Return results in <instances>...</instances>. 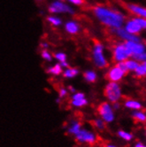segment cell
Here are the masks:
<instances>
[{
	"instance_id": "obj_11",
	"label": "cell",
	"mask_w": 146,
	"mask_h": 147,
	"mask_svg": "<svg viewBox=\"0 0 146 147\" xmlns=\"http://www.w3.org/2000/svg\"><path fill=\"white\" fill-rule=\"evenodd\" d=\"M124 28L126 29L128 32H129L130 34H133V35H137L142 31V28L139 25V23L137 22L135 18L128 20L124 26Z\"/></svg>"
},
{
	"instance_id": "obj_40",
	"label": "cell",
	"mask_w": 146,
	"mask_h": 147,
	"mask_svg": "<svg viewBox=\"0 0 146 147\" xmlns=\"http://www.w3.org/2000/svg\"><path fill=\"white\" fill-rule=\"evenodd\" d=\"M59 1H65V0H59Z\"/></svg>"
},
{
	"instance_id": "obj_13",
	"label": "cell",
	"mask_w": 146,
	"mask_h": 147,
	"mask_svg": "<svg viewBox=\"0 0 146 147\" xmlns=\"http://www.w3.org/2000/svg\"><path fill=\"white\" fill-rule=\"evenodd\" d=\"M118 65L127 73L128 71H135L139 64L137 60L133 59H127L123 62H120L118 63Z\"/></svg>"
},
{
	"instance_id": "obj_1",
	"label": "cell",
	"mask_w": 146,
	"mask_h": 147,
	"mask_svg": "<svg viewBox=\"0 0 146 147\" xmlns=\"http://www.w3.org/2000/svg\"><path fill=\"white\" fill-rule=\"evenodd\" d=\"M93 13L102 24L112 29L121 28L125 22L124 15L121 13L107 6L98 5L94 7Z\"/></svg>"
},
{
	"instance_id": "obj_31",
	"label": "cell",
	"mask_w": 146,
	"mask_h": 147,
	"mask_svg": "<svg viewBox=\"0 0 146 147\" xmlns=\"http://www.w3.org/2000/svg\"><path fill=\"white\" fill-rule=\"evenodd\" d=\"M85 98L84 93H82V92H75L73 94L71 97L72 99H78V98Z\"/></svg>"
},
{
	"instance_id": "obj_41",
	"label": "cell",
	"mask_w": 146,
	"mask_h": 147,
	"mask_svg": "<svg viewBox=\"0 0 146 147\" xmlns=\"http://www.w3.org/2000/svg\"><path fill=\"white\" fill-rule=\"evenodd\" d=\"M143 64H145V65H146V61H145V62H143Z\"/></svg>"
},
{
	"instance_id": "obj_15",
	"label": "cell",
	"mask_w": 146,
	"mask_h": 147,
	"mask_svg": "<svg viewBox=\"0 0 146 147\" xmlns=\"http://www.w3.org/2000/svg\"><path fill=\"white\" fill-rule=\"evenodd\" d=\"M53 58L59 61V63L61 65L63 68H67L68 67V62H67V56L65 52L62 51H58L53 55Z\"/></svg>"
},
{
	"instance_id": "obj_36",
	"label": "cell",
	"mask_w": 146,
	"mask_h": 147,
	"mask_svg": "<svg viewBox=\"0 0 146 147\" xmlns=\"http://www.w3.org/2000/svg\"><path fill=\"white\" fill-rule=\"evenodd\" d=\"M135 147H146V145L142 144V143H137V144L135 145Z\"/></svg>"
},
{
	"instance_id": "obj_38",
	"label": "cell",
	"mask_w": 146,
	"mask_h": 147,
	"mask_svg": "<svg viewBox=\"0 0 146 147\" xmlns=\"http://www.w3.org/2000/svg\"><path fill=\"white\" fill-rule=\"evenodd\" d=\"M106 147H116L115 145H113V144H108Z\"/></svg>"
},
{
	"instance_id": "obj_22",
	"label": "cell",
	"mask_w": 146,
	"mask_h": 147,
	"mask_svg": "<svg viewBox=\"0 0 146 147\" xmlns=\"http://www.w3.org/2000/svg\"><path fill=\"white\" fill-rule=\"evenodd\" d=\"M88 104V100L86 99V98H78V99H72L71 101V105L74 107H85Z\"/></svg>"
},
{
	"instance_id": "obj_17",
	"label": "cell",
	"mask_w": 146,
	"mask_h": 147,
	"mask_svg": "<svg viewBox=\"0 0 146 147\" xmlns=\"http://www.w3.org/2000/svg\"><path fill=\"white\" fill-rule=\"evenodd\" d=\"M81 129V125L77 121H72L67 127V132L71 135H75Z\"/></svg>"
},
{
	"instance_id": "obj_16",
	"label": "cell",
	"mask_w": 146,
	"mask_h": 147,
	"mask_svg": "<svg viewBox=\"0 0 146 147\" xmlns=\"http://www.w3.org/2000/svg\"><path fill=\"white\" fill-rule=\"evenodd\" d=\"M46 20L49 24H50L51 26L55 27V28H59L63 24V22H62L61 18H59L57 15H49V16H47Z\"/></svg>"
},
{
	"instance_id": "obj_37",
	"label": "cell",
	"mask_w": 146,
	"mask_h": 147,
	"mask_svg": "<svg viewBox=\"0 0 146 147\" xmlns=\"http://www.w3.org/2000/svg\"><path fill=\"white\" fill-rule=\"evenodd\" d=\"M56 102H57L58 104H60V103H61V98H58L56 99Z\"/></svg>"
},
{
	"instance_id": "obj_32",
	"label": "cell",
	"mask_w": 146,
	"mask_h": 147,
	"mask_svg": "<svg viewBox=\"0 0 146 147\" xmlns=\"http://www.w3.org/2000/svg\"><path fill=\"white\" fill-rule=\"evenodd\" d=\"M67 1L70 4H72L73 5H75V6H80L83 4V0H67Z\"/></svg>"
},
{
	"instance_id": "obj_6",
	"label": "cell",
	"mask_w": 146,
	"mask_h": 147,
	"mask_svg": "<svg viewBox=\"0 0 146 147\" xmlns=\"http://www.w3.org/2000/svg\"><path fill=\"white\" fill-rule=\"evenodd\" d=\"M98 113L105 122H112L114 121V112L112 107L107 102L102 103L98 107Z\"/></svg>"
},
{
	"instance_id": "obj_3",
	"label": "cell",
	"mask_w": 146,
	"mask_h": 147,
	"mask_svg": "<svg viewBox=\"0 0 146 147\" xmlns=\"http://www.w3.org/2000/svg\"><path fill=\"white\" fill-rule=\"evenodd\" d=\"M48 11L50 14H59V13H66L74 15L75 11L72 6L68 4L65 3V1H59L55 0L52 1L48 6Z\"/></svg>"
},
{
	"instance_id": "obj_7",
	"label": "cell",
	"mask_w": 146,
	"mask_h": 147,
	"mask_svg": "<svg viewBox=\"0 0 146 147\" xmlns=\"http://www.w3.org/2000/svg\"><path fill=\"white\" fill-rule=\"evenodd\" d=\"M75 139L80 143H86V144H93L96 141V136L92 131L86 129H81L78 133L75 135Z\"/></svg>"
},
{
	"instance_id": "obj_14",
	"label": "cell",
	"mask_w": 146,
	"mask_h": 147,
	"mask_svg": "<svg viewBox=\"0 0 146 147\" xmlns=\"http://www.w3.org/2000/svg\"><path fill=\"white\" fill-rule=\"evenodd\" d=\"M128 8L130 12H132L133 13L138 15L139 17L141 18H143L146 20V9L140 6V5H134V4H130L128 5Z\"/></svg>"
},
{
	"instance_id": "obj_20",
	"label": "cell",
	"mask_w": 146,
	"mask_h": 147,
	"mask_svg": "<svg viewBox=\"0 0 146 147\" xmlns=\"http://www.w3.org/2000/svg\"><path fill=\"white\" fill-rule=\"evenodd\" d=\"M83 78L88 82H95L98 79V75L95 71L93 70H87L83 74Z\"/></svg>"
},
{
	"instance_id": "obj_33",
	"label": "cell",
	"mask_w": 146,
	"mask_h": 147,
	"mask_svg": "<svg viewBox=\"0 0 146 147\" xmlns=\"http://www.w3.org/2000/svg\"><path fill=\"white\" fill-rule=\"evenodd\" d=\"M40 47L42 48V51H43V50H48L50 45L46 43V42H43V43L40 44Z\"/></svg>"
},
{
	"instance_id": "obj_27",
	"label": "cell",
	"mask_w": 146,
	"mask_h": 147,
	"mask_svg": "<svg viewBox=\"0 0 146 147\" xmlns=\"http://www.w3.org/2000/svg\"><path fill=\"white\" fill-rule=\"evenodd\" d=\"M94 126L99 130H102L105 129L106 125H105V121H104L102 119H96L94 121Z\"/></svg>"
},
{
	"instance_id": "obj_2",
	"label": "cell",
	"mask_w": 146,
	"mask_h": 147,
	"mask_svg": "<svg viewBox=\"0 0 146 147\" xmlns=\"http://www.w3.org/2000/svg\"><path fill=\"white\" fill-rule=\"evenodd\" d=\"M92 60L96 67L105 68L107 66V59L105 54V47L98 42L92 47Z\"/></svg>"
},
{
	"instance_id": "obj_10",
	"label": "cell",
	"mask_w": 146,
	"mask_h": 147,
	"mask_svg": "<svg viewBox=\"0 0 146 147\" xmlns=\"http://www.w3.org/2000/svg\"><path fill=\"white\" fill-rule=\"evenodd\" d=\"M127 48L129 49V52L131 53V57H134L135 55H138L142 52L145 51V46L141 42H134V41H129L125 42Z\"/></svg>"
},
{
	"instance_id": "obj_23",
	"label": "cell",
	"mask_w": 146,
	"mask_h": 147,
	"mask_svg": "<svg viewBox=\"0 0 146 147\" xmlns=\"http://www.w3.org/2000/svg\"><path fill=\"white\" fill-rule=\"evenodd\" d=\"M135 73V75L138 76H146V65L145 64H141L138 65V67L135 68L134 71Z\"/></svg>"
},
{
	"instance_id": "obj_18",
	"label": "cell",
	"mask_w": 146,
	"mask_h": 147,
	"mask_svg": "<svg viewBox=\"0 0 146 147\" xmlns=\"http://www.w3.org/2000/svg\"><path fill=\"white\" fill-rule=\"evenodd\" d=\"M79 74V70L75 67H67L66 68L63 73H62V75L65 78H67V79H71V78H75V76H78Z\"/></svg>"
},
{
	"instance_id": "obj_4",
	"label": "cell",
	"mask_w": 146,
	"mask_h": 147,
	"mask_svg": "<svg viewBox=\"0 0 146 147\" xmlns=\"http://www.w3.org/2000/svg\"><path fill=\"white\" fill-rule=\"evenodd\" d=\"M105 95L110 102L112 103L118 102L121 98L120 86L117 82H110L105 88Z\"/></svg>"
},
{
	"instance_id": "obj_30",
	"label": "cell",
	"mask_w": 146,
	"mask_h": 147,
	"mask_svg": "<svg viewBox=\"0 0 146 147\" xmlns=\"http://www.w3.org/2000/svg\"><path fill=\"white\" fill-rule=\"evenodd\" d=\"M135 20H137V22L141 26L142 29H146V20L145 19L141 18V17H138V18H135Z\"/></svg>"
},
{
	"instance_id": "obj_12",
	"label": "cell",
	"mask_w": 146,
	"mask_h": 147,
	"mask_svg": "<svg viewBox=\"0 0 146 147\" xmlns=\"http://www.w3.org/2000/svg\"><path fill=\"white\" fill-rule=\"evenodd\" d=\"M64 28L66 32L69 35H77L81 30V26L75 20H70L65 23Z\"/></svg>"
},
{
	"instance_id": "obj_28",
	"label": "cell",
	"mask_w": 146,
	"mask_h": 147,
	"mask_svg": "<svg viewBox=\"0 0 146 147\" xmlns=\"http://www.w3.org/2000/svg\"><path fill=\"white\" fill-rule=\"evenodd\" d=\"M134 59H135L137 62L138 61H142V62H145L146 61V51L142 52V53L138 54V55H135L133 57Z\"/></svg>"
},
{
	"instance_id": "obj_9",
	"label": "cell",
	"mask_w": 146,
	"mask_h": 147,
	"mask_svg": "<svg viewBox=\"0 0 146 147\" xmlns=\"http://www.w3.org/2000/svg\"><path fill=\"white\" fill-rule=\"evenodd\" d=\"M126 72H125L118 64L116 66L112 67L107 74V77L110 80V82H117L119 81H120L124 76Z\"/></svg>"
},
{
	"instance_id": "obj_39",
	"label": "cell",
	"mask_w": 146,
	"mask_h": 147,
	"mask_svg": "<svg viewBox=\"0 0 146 147\" xmlns=\"http://www.w3.org/2000/svg\"><path fill=\"white\" fill-rule=\"evenodd\" d=\"M36 2H43L44 0H36Z\"/></svg>"
},
{
	"instance_id": "obj_8",
	"label": "cell",
	"mask_w": 146,
	"mask_h": 147,
	"mask_svg": "<svg viewBox=\"0 0 146 147\" xmlns=\"http://www.w3.org/2000/svg\"><path fill=\"white\" fill-rule=\"evenodd\" d=\"M113 33L115 34L118 37H120V39L124 40L125 42H129V41L141 42V39L137 35L130 34L123 27H121L120 28H117V29H113Z\"/></svg>"
},
{
	"instance_id": "obj_24",
	"label": "cell",
	"mask_w": 146,
	"mask_h": 147,
	"mask_svg": "<svg viewBox=\"0 0 146 147\" xmlns=\"http://www.w3.org/2000/svg\"><path fill=\"white\" fill-rule=\"evenodd\" d=\"M41 57L44 60L50 62L51 60L53 59V55L50 53V52L48 50H43L41 52Z\"/></svg>"
},
{
	"instance_id": "obj_29",
	"label": "cell",
	"mask_w": 146,
	"mask_h": 147,
	"mask_svg": "<svg viewBox=\"0 0 146 147\" xmlns=\"http://www.w3.org/2000/svg\"><path fill=\"white\" fill-rule=\"evenodd\" d=\"M68 94V90L66 88H60L59 90V98H64L67 96Z\"/></svg>"
},
{
	"instance_id": "obj_26",
	"label": "cell",
	"mask_w": 146,
	"mask_h": 147,
	"mask_svg": "<svg viewBox=\"0 0 146 147\" xmlns=\"http://www.w3.org/2000/svg\"><path fill=\"white\" fill-rule=\"evenodd\" d=\"M133 116L135 120H137L139 121H142V122L146 121V114L143 112H140V111L135 112L133 113Z\"/></svg>"
},
{
	"instance_id": "obj_5",
	"label": "cell",
	"mask_w": 146,
	"mask_h": 147,
	"mask_svg": "<svg viewBox=\"0 0 146 147\" xmlns=\"http://www.w3.org/2000/svg\"><path fill=\"white\" fill-rule=\"evenodd\" d=\"M112 56L114 60L120 63L129 59L131 57V53L127 48L125 43H123V44H118L114 46L112 51Z\"/></svg>"
},
{
	"instance_id": "obj_34",
	"label": "cell",
	"mask_w": 146,
	"mask_h": 147,
	"mask_svg": "<svg viewBox=\"0 0 146 147\" xmlns=\"http://www.w3.org/2000/svg\"><path fill=\"white\" fill-rule=\"evenodd\" d=\"M67 90H68L69 92L73 93V94L76 92V90H75V87H73V86H68V88H67Z\"/></svg>"
},
{
	"instance_id": "obj_25",
	"label": "cell",
	"mask_w": 146,
	"mask_h": 147,
	"mask_svg": "<svg viewBox=\"0 0 146 147\" xmlns=\"http://www.w3.org/2000/svg\"><path fill=\"white\" fill-rule=\"evenodd\" d=\"M118 136L120 138H121L123 140H126V141H130L133 138V136L129 132H127L125 130H120L118 132Z\"/></svg>"
},
{
	"instance_id": "obj_21",
	"label": "cell",
	"mask_w": 146,
	"mask_h": 147,
	"mask_svg": "<svg viewBox=\"0 0 146 147\" xmlns=\"http://www.w3.org/2000/svg\"><path fill=\"white\" fill-rule=\"evenodd\" d=\"M124 106L127 108L132 109V110H140L142 108V105L140 102L135 100H127L124 103Z\"/></svg>"
},
{
	"instance_id": "obj_35",
	"label": "cell",
	"mask_w": 146,
	"mask_h": 147,
	"mask_svg": "<svg viewBox=\"0 0 146 147\" xmlns=\"http://www.w3.org/2000/svg\"><path fill=\"white\" fill-rule=\"evenodd\" d=\"M119 108H120V104H119L118 102L113 103V105H112V109L117 110V109H119Z\"/></svg>"
},
{
	"instance_id": "obj_19",
	"label": "cell",
	"mask_w": 146,
	"mask_h": 147,
	"mask_svg": "<svg viewBox=\"0 0 146 147\" xmlns=\"http://www.w3.org/2000/svg\"><path fill=\"white\" fill-rule=\"evenodd\" d=\"M47 73L51 76H59L63 73V67H61V65L59 64V63H57V64L48 67Z\"/></svg>"
}]
</instances>
